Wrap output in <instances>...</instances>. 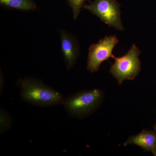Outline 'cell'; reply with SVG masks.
Listing matches in <instances>:
<instances>
[{
    "mask_svg": "<svg viewBox=\"0 0 156 156\" xmlns=\"http://www.w3.org/2000/svg\"><path fill=\"white\" fill-rule=\"evenodd\" d=\"M20 95L26 102L37 106L49 107L63 103V95L42 81L25 78L18 81Z\"/></svg>",
    "mask_w": 156,
    "mask_h": 156,
    "instance_id": "6da1fadb",
    "label": "cell"
},
{
    "mask_svg": "<svg viewBox=\"0 0 156 156\" xmlns=\"http://www.w3.org/2000/svg\"><path fill=\"white\" fill-rule=\"evenodd\" d=\"M103 97V93L100 90L94 89L78 92L64 99L62 104L69 114L82 118L96 109Z\"/></svg>",
    "mask_w": 156,
    "mask_h": 156,
    "instance_id": "7a4b0ae2",
    "label": "cell"
},
{
    "mask_svg": "<svg viewBox=\"0 0 156 156\" xmlns=\"http://www.w3.org/2000/svg\"><path fill=\"white\" fill-rule=\"evenodd\" d=\"M140 53L139 48L133 44L124 56L113 57L115 62L112 65L109 72L119 85L126 80H134L139 74L141 69L139 58Z\"/></svg>",
    "mask_w": 156,
    "mask_h": 156,
    "instance_id": "3957f363",
    "label": "cell"
},
{
    "mask_svg": "<svg viewBox=\"0 0 156 156\" xmlns=\"http://www.w3.org/2000/svg\"><path fill=\"white\" fill-rule=\"evenodd\" d=\"M83 7L110 27L124 30L120 5L116 0H94Z\"/></svg>",
    "mask_w": 156,
    "mask_h": 156,
    "instance_id": "277c9868",
    "label": "cell"
},
{
    "mask_svg": "<svg viewBox=\"0 0 156 156\" xmlns=\"http://www.w3.org/2000/svg\"><path fill=\"white\" fill-rule=\"evenodd\" d=\"M119 40L115 35L109 36L101 39L98 43L90 46L88 53L87 69L91 73L99 69L101 63L114 56L112 52Z\"/></svg>",
    "mask_w": 156,
    "mask_h": 156,
    "instance_id": "5b68a950",
    "label": "cell"
},
{
    "mask_svg": "<svg viewBox=\"0 0 156 156\" xmlns=\"http://www.w3.org/2000/svg\"><path fill=\"white\" fill-rule=\"evenodd\" d=\"M60 33L61 50L68 70L71 69L76 64L80 53V47L77 40L72 34L65 30Z\"/></svg>",
    "mask_w": 156,
    "mask_h": 156,
    "instance_id": "8992f818",
    "label": "cell"
},
{
    "mask_svg": "<svg viewBox=\"0 0 156 156\" xmlns=\"http://www.w3.org/2000/svg\"><path fill=\"white\" fill-rule=\"evenodd\" d=\"M134 144L142 148L144 151H151L156 147L155 131L144 130L139 134L131 136L124 143V146Z\"/></svg>",
    "mask_w": 156,
    "mask_h": 156,
    "instance_id": "52a82bcc",
    "label": "cell"
},
{
    "mask_svg": "<svg viewBox=\"0 0 156 156\" xmlns=\"http://www.w3.org/2000/svg\"><path fill=\"white\" fill-rule=\"evenodd\" d=\"M0 3L6 8L21 11H33L37 8L33 0H0Z\"/></svg>",
    "mask_w": 156,
    "mask_h": 156,
    "instance_id": "ba28073f",
    "label": "cell"
},
{
    "mask_svg": "<svg viewBox=\"0 0 156 156\" xmlns=\"http://www.w3.org/2000/svg\"><path fill=\"white\" fill-rule=\"evenodd\" d=\"M1 124H0V131L1 134H3L10 129L12 124V119L8 113L3 109H1Z\"/></svg>",
    "mask_w": 156,
    "mask_h": 156,
    "instance_id": "9c48e42d",
    "label": "cell"
},
{
    "mask_svg": "<svg viewBox=\"0 0 156 156\" xmlns=\"http://www.w3.org/2000/svg\"><path fill=\"white\" fill-rule=\"evenodd\" d=\"M86 0H66L71 8L74 19H76Z\"/></svg>",
    "mask_w": 156,
    "mask_h": 156,
    "instance_id": "30bf717a",
    "label": "cell"
},
{
    "mask_svg": "<svg viewBox=\"0 0 156 156\" xmlns=\"http://www.w3.org/2000/svg\"><path fill=\"white\" fill-rule=\"evenodd\" d=\"M151 152L153 154L154 156H156V147L154 148L151 151Z\"/></svg>",
    "mask_w": 156,
    "mask_h": 156,
    "instance_id": "8fae6325",
    "label": "cell"
},
{
    "mask_svg": "<svg viewBox=\"0 0 156 156\" xmlns=\"http://www.w3.org/2000/svg\"><path fill=\"white\" fill-rule=\"evenodd\" d=\"M154 128H155V132H156V124L155 125V126H154Z\"/></svg>",
    "mask_w": 156,
    "mask_h": 156,
    "instance_id": "7c38bea8",
    "label": "cell"
}]
</instances>
